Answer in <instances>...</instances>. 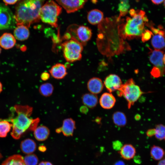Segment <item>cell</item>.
Masks as SVG:
<instances>
[{"label": "cell", "mask_w": 165, "mask_h": 165, "mask_svg": "<svg viewBox=\"0 0 165 165\" xmlns=\"http://www.w3.org/2000/svg\"><path fill=\"white\" fill-rule=\"evenodd\" d=\"M13 109L16 114L9 121L12 124L11 135L13 138L17 139L28 130L34 131L38 126L40 119L30 118L33 108L29 105H16Z\"/></svg>", "instance_id": "1"}, {"label": "cell", "mask_w": 165, "mask_h": 165, "mask_svg": "<svg viewBox=\"0 0 165 165\" xmlns=\"http://www.w3.org/2000/svg\"><path fill=\"white\" fill-rule=\"evenodd\" d=\"M45 0H21L17 5L14 18L16 25L28 28L40 20V12Z\"/></svg>", "instance_id": "2"}, {"label": "cell", "mask_w": 165, "mask_h": 165, "mask_svg": "<svg viewBox=\"0 0 165 165\" xmlns=\"http://www.w3.org/2000/svg\"><path fill=\"white\" fill-rule=\"evenodd\" d=\"M129 13L130 16L126 17V22L121 30L123 37L130 39L141 36L148 19L145 12L142 10L131 9Z\"/></svg>", "instance_id": "3"}, {"label": "cell", "mask_w": 165, "mask_h": 165, "mask_svg": "<svg viewBox=\"0 0 165 165\" xmlns=\"http://www.w3.org/2000/svg\"><path fill=\"white\" fill-rule=\"evenodd\" d=\"M62 8L53 0H49L43 4L40 12V19L42 22L52 27L58 26L57 17L61 14Z\"/></svg>", "instance_id": "4"}, {"label": "cell", "mask_w": 165, "mask_h": 165, "mask_svg": "<svg viewBox=\"0 0 165 165\" xmlns=\"http://www.w3.org/2000/svg\"><path fill=\"white\" fill-rule=\"evenodd\" d=\"M117 91V95L119 97L123 96L127 101L128 108H130L144 93L132 79H130L123 84Z\"/></svg>", "instance_id": "5"}, {"label": "cell", "mask_w": 165, "mask_h": 165, "mask_svg": "<svg viewBox=\"0 0 165 165\" xmlns=\"http://www.w3.org/2000/svg\"><path fill=\"white\" fill-rule=\"evenodd\" d=\"M92 36V30L88 27L73 24L68 28L64 36V39L66 40H75L83 46L90 40Z\"/></svg>", "instance_id": "6"}, {"label": "cell", "mask_w": 165, "mask_h": 165, "mask_svg": "<svg viewBox=\"0 0 165 165\" xmlns=\"http://www.w3.org/2000/svg\"><path fill=\"white\" fill-rule=\"evenodd\" d=\"M63 55L68 62L72 63L80 60L83 45L73 39L66 40L61 44Z\"/></svg>", "instance_id": "7"}, {"label": "cell", "mask_w": 165, "mask_h": 165, "mask_svg": "<svg viewBox=\"0 0 165 165\" xmlns=\"http://www.w3.org/2000/svg\"><path fill=\"white\" fill-rule=\"evenodd\" d=\"M16 24L14 15L6 5L0 4V30L13 28Z\"/></svg>", "instance_id": "8"}, {"label": "cell", "mask_w": 165, "mask_h": 165, "mask_svg": "<svg viewBox=\"0 0 165 165\" xmlns=\"http://www.w3.org/2000/svg\"><path fill=\"white\" fill-rule=\"evenodd\" d=\"M58 4L68 13H73L83 8L88 0H56Z\"/></svg>", "instance_id": "9"}, {"label": "cell", "mask_w": 165, "mask_h": 165, "mask_svg": "<svg viewBox=\"0 0 165 165\" xmlns=\"http://www.w3.org/2000/svg\"><path fill=\"white\" fill-rule=\"evenodd\" d=\"M163 51L150 49L149 59L151 62L160 70L161 76L165 72V67L163 61Z\"/></svg>", "instance_id": "10"}, {"label": "cell", "mask_w": 165, "mask_h": 165, "mask_svg": "<svg viewBox=\"0 0 165 165\" xmlns=\"http://www.w3.org/2000/svg\"><path fill=\"white\" fill-rule=\"evenodd\" d=\"M122 84L120 77L115 74H110L107 76L104 83V85L110 93L118 90Z\"/></svg>", "instance_id": "11"}, {"label": "cell", "mask_w": 165, "mask_h": 165, "mask_svg": "<svg viewBox=\"0 0 165 165\" xmlns=\"http://www.w3.org/2000/svg\"><path fill=\"white\" fill-rule=\"evenodd\" d=\"M76 129L75 121L71 118L64 119L63 121L62 126L57 128L56 131L57 133H62L66 137L72 136L74 130Z\"/></svg>", "instance_id": "12"}, {"label": "cell", "mask_w": 165, "mask_h": 165, "mask_svg": "<svg viewBox=\"0 0 165 165\" xmlns=\"http://www.w3.org/2000/svg\"><path fill=\"white\" fill-rule=\"evenodd\" d=\"M151 40V44L154 50L162 51L165 48V32L159 30L154 34Z\"/></svg>", "instance_id": "13"}, {"label": "cell", "mask_w": 165, "mask_h": 165, "mask_svg": "<svg viewBox=\"0 0 165 165\" xmlns=\"http://www.w3.org/2000/svg\"><path fill=\"white\" fill-rule=\"evenodd\" d=\"M104 84L101 80L97 77H93L90 79L87 83V88L90 93L97 94L103 89Z\"/></svg>", "instance_id": "14"}, {"label": "cell", "mask_w": 165, "mask_h": 165, "mask_svg": "<svg viewBox=\"0 0 165 165\" xmlns=\"http://www.w3.org/2000/svg\"><path fill=\"white\" fill-rule=\"evenodd\" d=\"M50 75L55 79H61L64 78L67 74L65 65L61 63H57L49 70Z\"/></svg>", "instance_id": "15"}, {"label": "cell", "mask_w": 165, "mask_h": 165, "mask_svg": "<svg viewBox=\"0 0 165 165\" xmlns=\"http://www.w3.org/2000/svg\"><path fill=\"white\" fill-rule=\"evenodd\" d=\"M116 99L111 93H105L101 96L99 103L101 106L105 109H110L114 106Z\"/></svg>", "instance_id": "16"}, {"label": "cell", "mask_w": 165, "mask_h": 165, "mask_svg": "<svg viewBox=\"0 0 165 165\" xmlns=\"http://www.w3.org/2000/svg\"><path fill=\"white\" fill-rule=\"evenodd\" d=\"M104 19V14L100 10L94 9L90 11L87 15L88 22L93 25L98 24L101 23Z\"/></svg>", "instance_id": "17"}, {"label": "cell", "mask_w": 165, "mask_h": 165, "mask_svg": "<svg viewBox=\"0 0 165 165\" xmlns=\"http://www.w3.org/2000/svg\"><path fill=\"white\" fill-rule=\"evenodd\" d=\"M16 43L15 38L11 33H5L0 37V46L5 49L13 48Z\"/></svg>", "instance_id": "18"}, {"label": "cell", "mask_w": 165, "mask_h": 165, "mask_svg": "<svg viewBox=\"0 0 165 165\" xmlns=\"http://www.w3.org/2000/svg\"><path fill=\"white\" fill-rule=\"evenodd\" d=\"M50 134L49 128L44 125L37 126L34 130V134L35 138L39 141H43L48 138Z\"/></svg>", "instance_id": "19"}, {"label": "cell", "mask_w": 165, "mask_h": 165, "mask_svg": "<svg viewBox=\"0 0 165 165\" xmlns=\"http://www.w3.org/2000/svg\"><path fill=\"white\" fill-rule=\"evenodd\" d=\"M146 133L148 137L155 136L159 140H165V126L162 124L157 125L155 128L149 130Z\"/></svg>", "instance_id": "20"}, {"label": "cell", "mask_w": 165, "mask_h": 165, "mask_svg": "<svg viewBox=\"0 0 165 165\" xmlns=\"http://www.w3.org/2000/svg\"><path fill=\"white\" fill-rule=\"evenodd\" d=\"M27 27L23 25H17L15 28L13 33L15 38L20 41L28 39L30 35V32Z\"/></svg>", "instance_id": "21"}, {"label": "cell", "mask_w": 165, "mask_h": 165, "mask_svg": "<svg viewBox=\"0 0 165 165\" xmlns=\"http://www.w3.org/2000/svg\"><path fill=\"white\" fill-rule=\"evenodd\" d=\"M20 147L24 153L27 155L29 154H32L35 150L36 145L33 140L27 138L21 141Z\"/></svg>", "instance_id": "22"}, {"label": "cell", "mask_w": 165, "mask_h": 165, "mask_svg": "<svg viewBox=\"0 0 165 165\" xmlns=\"http://www.w3.org/2000/svg\"><path fill=\"white\" fill-rule=\"evenodd\" d=\"M136 153L135 148L131 145L127 144L120 148V154L123 158L126 160L132 159Z\"/></svg>", "instance_id": "23"}, {"label": "cell", "mask_w": 165, "mask_h": 165, "mask_svg": "<svg viewBox=\"0 0 165 165\" xmlns=\"http://www.w3.org/2000/svg\"><path fill=\"white\" fill-rule=\"evenodd\" d=\"M82 100L84 105L90 108H94L98 103V98L97 95L91 93L83 94L82 97Z\"/></svg>", "instance_id": "24"}, {"label": "cell", "mask_w": 165, "mask_h": 165, "mask_svg": "<svg viewBox=\"0 0 165 165\" xmlns=\"http://www.w3.org/2000/svg\"><path fill=\"white\" fill-rule=\"evenodd\" d=\"M2 165H26L23 157L20 155H14L7 158Z\"/></svg>", "instance_id": "25"}, {"label": "cell", "mask_w": 165, "mask_h": 165, "mask_svg": "<svg viewBox=\"0 0 165 165\" xmlns=\"http://www.w3.org/2000/svg\"><path fill=\"white\" fill-rule=\"evenodd\" d=\"M54 90V87L51 83L46 82L40 85L39 92L42 96L47 97L51 96Z\"/></svg>", "instance_id": "26"}, {"label": "cell", "mask_w": 165, "mask_h": 165, "mask_svg": "<svg viewBox=\"0 0 165 165\" xmlns=\"http://www.w3.org/2000/svg\"><path fill=\"white\" fill-rule=\"evenodd\" d=\"M112 119L115 124L119 127L125 126L127 122V118L124 114L119 111L116 112L113 114Z\"/></svg>", "instance_id": "27"}, {"label": "cell", "mask_w": 165, "mask_h": 165, "mask_svg": "<svg viewBox=\"0 0 165 165\" xmlns=\"http://www.w3.org/2000/svg\"><path fill=\"white\" fill-rule=\"evenodd\" d=\"M130 4L128 0H120L118 5L119 15L118 18L119 20L122 17L125 16L129 12Z\"/></svg>", "instance_id": "28"}, {"label": "cell", "mask_w": 165, "mask_h": 165, "mask_svg": "<svg viewBox=\"0 0 165 165\" xmlns=\"http://www.w3.org/2000/svg\"><path fill=\"white\" fill-rule=\"evenodd\" d=\"M165 152L159 146L154 145L151 148L150 154L152 158L157 160H160L163 157Z\"/></svg>", "instance_id": "29"}, {"label": "cell", "mask_w": 165, "mask_h": 165, "mask_svg": "<svg viewBox=\"0 0 165 165\" xmlns=\"http://www.w3.org/2000/svg\"><path fill=\"white\" fill-rule=\"evenodd\" d=\"M12 127V124L6 120L0 121V138L5 137Z\"/></svg>", "instance_id": "30"}, {"label": "cell", "mask_w": 165, "mask_h": 165, "mask_svg": "<svg viewBox=\"0 0 165 165\" xmlns=\"http://www.w3.org/2000/svg\"><path fill=\"white\" fill-rule=\"evenodd\" d=\"M23 159L26 165H37L38 162V157L34 154H28Z\"/></svg>", "instance_id": "31"}, {"label": "cell", "mask_w": 165, "mask_h": 165, "mask_svg": "<svg viewBox=\"0 0 165 165\" xmlns=\"http://www.w3.org/2000/svg\"><path fill=\"white\" fill-rule=\"evenodd\" d=\"M152 35H153V34L152 31L148 30H145L141 36L142 41L144 42L149 40Z\"/></svg>", "instance_id": "32"}, {"label": "cell", "mask_w": 165, "mask_h": 165, "mask_svg": "<svg viewBox=\"0 0 165 165\" xmlns=\"http://www.w3.org/2000/svg\"><path fill=\"white\" fill-rule=\"evenodd\" d=\"M151 73L152 75L154 77H158L161 76L160 70L157 68L154 67L152 69Z\"/></svg>", "instance_id": "33"}, {"label": "cell", "mask_w": 165, "mask_h": 165, "mask_svg": "<svg viewBox=\"0 0 165 165\" xmlns=\"http://www.w3.org/2000/svg\"><path fill=\"white\" fill-rule=\"evenodd\" d=\"M40 78L42 80L46 81L49 79L50 74L47 72H44L41 74Z\"/></svg>", "instance_id": "34"}, {"label": "cell", "mask_w": 165, "mask_h": 165, "mask_svg": "<svg viewBox=\"0 0 165 165\" xmlns=\"http://www.w3.org/2000/svg\"><path fill=\"white\" fill-rule=\"evenodd\" d=\"M18 0H3L6 5H13Z\"/></svg>", "instance_id": "35"}, {"label": "cell", "mask_w": 165, "mask_h": 165, "mask_svg": "<svg viewBox=\"0 0 165 165\" xmlns=\"http://www.w3.org/2000/svg\"><path fill=\"white\" fill-rule=\"evenodd\" d=\"M80 112L82 113H86L88 111V107L84 105L81 106L80 108Z\"/></svg>", "instance_id": "36"}, {"label": "cell", "mask_w": 165, "mask_h": 165, "mask_svg": "<svg viewBox=\"0 0 165 165\" xmlns=\"http://www.w3.org/2000/svg\"><path fill=\"white\" fill-rule=\"evenodd\" d=\"M154 4L156 5H159L162 3L164 0H150Z\"/></svg>", "instance_id": "37"}, {"label": "cell", "mask_w": 165, "mask_h": 165, "mask_svg": "<svg viewBox=\"0 0 165 165\" xmlns=\"http://www.w3.org/2000/svg\"><path fill=\"white\" fill-rule=\"evenodd\" d=\"M38 165H53L51 163L48 162L42 161L40 162Z\"/></svg>", "instance_id": "38"}, {"label": "cell", "mask_w": 165, "mask_h": 165, "mask_svg": "<svg viewBox=\"0 0 165 165\" xmlns=\"http://www.w3.org/2000/svg\"><path fill=\"white\" fill-rule=\"evenodd\" d=\"M114 165H125L124 163L121 161L119 160L116 162Z\"/></svg>", "instance_id": "39"}, {"label": "cell", "mask_w": 165, "mask_h": 165, "mask_svg": "<svg viewBox=\"0 0 165 165\" xmlns=\"http://www.w3.org/2000/svg\"><path fill=\"white\" fill-rule=\"evenodd\" d=\"M158 165H165V158L161 160L159 162Z\"/></svg>", "instance_id": "40"}, {"label": "cell", "mask_w": 165, "mask_h": 165, "mask_svg": "<svg viewBox=\"0 0 165 165\" xmlns=\"http://www.w3.org/2000/svg\"><path fill=\"white\" fill-rule=\"evenodd\" d=\"M45 148L46 149V148H44V146H41L39 148V150L41 151H44V150H45L44 149Z\"/></svg>", "instance_id": "41"}, {"label": "cell", "mask_w": 165, "mask_h": 165, "mask_svg": "<svg viewBox=\"0 0 165 165\" xmlns=\"http://www.w3.org/2000/svg\"><path fill=\"white\" fill-rule=\"evenodd\" d=\"M2 90V83L0 82V93Z\"/></svg>", "instance_id": "42"}, {"label": "cell", "mask_w": 165, "mask_h": 165, "mask_svg": "<svg viewBox=\"0 0 165 165\" xmlns=\"http://www.w3.org/2000/svg\"><path fill=\"white\" fill-rule=\"evenodd\" d=\"M163 61L164 63L165 64V53L163 55Z\"/></svg>", "instance_id": "43"}, {"label": "cell", "mask_w": 165, "mask_h": 165, "mask_svg": "<svg viewBox=\"0 0 165 165\" xmlns=\"http://www.w3.org/2000/svg\"><path fill=\"white\" fill-rule=\"evenodd\" d=\"M164 6L165 7V0H164Z\"/></svg>", "instance_id": "44"}, {"label": "cell", "mask_w": 165, "mask_h": 165, "mask_svg": "<svg viewBox=\"0 0 165 165\" xmlns=\"http://www.w3.org/2000/svg\"><path fill=\"white\" fill-rule=\"evenodd\" d=\"M1 50H1V48H0V54L1 53Z\"/></svg>", "instance_id": "45"}]
</instances>
